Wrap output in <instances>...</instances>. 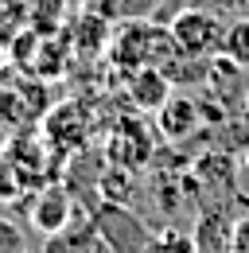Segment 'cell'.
<instances>
[{
    "label": "cell",
    "mask_w": 249,
    "mask_h": 253,
    "mask_svg": "<svg viewBox=\"0 0 249 253\" xmlns=\"http://www.w3.org/2000/svg\"><path fill=\"white\" fill-rule=\"evenodd\" d=\"M124 86H128V101H132L140 113H156V109L171 97V78H167V70H160V66L132 70Z\"/></svg>",
    "instance_id": "9c48e42d"
},
{
    "label": "cell",
    "mask_w": 249,
    "mask_h": 253,
    "mask_svg": "<svg viewBox=\"0 0 249 253\" xmlns=\"http://www.w3.org/2000/svg\"><path fill=\"white\" fill-rule=\"evenodd\" d=\"M70 218H74V191L66 183L47 179L43 187H35L28 195V222H31V230H39L43 238L62 230Z\"/></svg>",
    "instance_id": "5b68a950"
},
{
    "label": "cell",
    "mask_w": 249,
    "mask_h": 253,
    "mask_svg": "<svg viewBox=\"0 0 249 253\" xmlns=\"http://www.w3.org/2000/svg\"><path fill=\"white\" fill-rule=\"evenodd\" d=\"M109 59L113 66H121L124 74L140 70V66H160V70H171L179 55L175 39L167 28H160L152 20H124L121 32L109 35Z\"/></svg>",
    "instance_id": "7a4b0ae2"
},
{
    "label": "cell",
    "mask_w": 249,
    "mask_h": 253,
    "mask_svg": "<svg viewBox=\"0 0 249 253\" xmlns=\"http://www.w3.org/2000/svg\"><path fill=\"white\" fill-rule=\"evenodd\" d=\"M93 226L101 234L105 253H148L152 246V230L136 218L124 203H101L93 207Z\"/></svg>",
    "instance_id": "3957f363"
},
{
    "label": "cell",
    "mask_w": 249,
    "mask_h": 253,
    "mask_svg": "<svg viewBox=\"0 0 249 253\" xmlns=\"http://www.w3.org/2000/svg\"><path fill=\"white\" fill-rule=\"evenodd\" d=\"M167 32H171V39H175V47H179L183 59H214L222 51L226 28L218 24L210 12H203V8H183V12L171 16Z\"/></svg>",
    "instance_id": "277c9868"
},
{
    "label": "cell",
    "mask_w": 249,
    "mask_h": 253,
    "mask_svg": "<svg viewBox=\"0 0 249 253\" xmlns=\"http://www.w3.org/2000/svg\"><path fill=\"white\" fill-rule=\"evenodd\" d=\"M0 253H28V246H24V226L12 222L8 214H0Z\"/></svg>",
    "instance_id": "5bb4252c"
},
{
    "label": "cell",
    "mask_w": 249,
    "mask_h": 253,
    "mask_svg": "<svg viewBox=\"0 0 249 253\" xmlns=\"http://www.w3.org/2000/svg\"><path fill=\"white\" fill-rule=\"evenodd\" d=\"M51 109V90L39 74L24 70L20 63H0V128L28 132Z\"/></svg>",
    "instance_id": "6da1fadb"
},
{
    "label": "cell",
    "mask_w": 249,
    "mask_h": 253,
    "mask_svg": "<svg viewBox=\"0 0 249 253\" xmlns=\"http://www.w3.org/2000/svg\"><path fill=\"white\" fill-rule=\"evenodd\" d=\"M242 109H246V121H249V86H246V97H242Z\"/></svg>",
    "instance_id": "9a60e30c"
},
{
    "label": "cell",
    "mask_w": 249,
    "mask_h": 253,
    "mask_svg": "<svg viewBox=\"0 0 249 253\" xmlns=\"http://www.w3.org/2000/svg\"><path fill=\"white\" fill-rule=\"evenodd\" d=\"M164 0H105V12L113 20H152Z\"/></svg>",
    "instance_id": "7c38bea8"
},
{
    "label": "cell",
    "mask_w": 249,
    "mask_h": 253,
    "mask_svg": "<svg viewBox=\"0 0 249 253\" xmlns=\"http://www.w3.org/2000/svg\"><path fill=\"white\" fill-rule=\"evenodd\" d=\"M101 253H105V250H101Z\"/></svg>",
    "instance_id": "ac0fdd59"
},
{
    "label": "cell",
    "mask_w": 249,
    "mask_h": 253,
    "mask_svg": "<svg viewBox=\"0 0 249 253\" xmlns=\"http://www.w3.org/2000/svg\"><path fill=\"white\" fill-rule=\"evenodd\" d=\"M218 55H226V59H234L238 66H246L249 70V16H238L226 35H222V51Z\"/></svg>",
    "instance_id": "8fae6325"
},
{
    "label": "cell",
    "mask_w": 249,
    "mask_h": 253,
    "mask_svg": "<svg viewBox=\"0 0 249 253\" xmlns=\"http://www.w3.org/2000/svg\"><path fill=\"white\" fill-rule=\"evenodd\" d=\"M148 253H199V250H195V238H187L179 230H167V234L152 238Z\"/></svg>",
    "instance_id": "4fadbf2b"
},
{
    "label": "cell",
    "mask_w": 249,
    "mask_h": 253,
    "mask_svg": "<svg viewBox=\"0 0 249 253\" xmlns=\"http://www.w3.org/2000/svg\"><path fill=\"white\" fill-rule=\"evenodd\" d=\"M234 4H249V0H234Z\"/></svg>",
    "instance_id": "e0dca14e"
},
{
    "label": "cell",
    "mask_w": 249,
    "mask_h": 253,
    "mask_svg": "<svg viewBox=\"0 0 249 253\" xmlns=\"http://www.w3.org/2000/svg\"><path fill=\"white\" fill-rule=\"evenodd\" d=\"M242 171H246V183H249V152L242 156Z\"/></svg>",
    "instance_id": "2e32d148"
},
{
    "label": "cell",
    "mask_w": 249,
    "mask_h": 253,
    "mask_svg": "<svg viewBox=\"0 0 249 253\" xmlns=\"http://www.w3.org/2000/svg\"><path fill=\"white\" fill-rule=\"evenodd\" d=\"M199 125H203V105H199L195 97H187V94H171L156 109V128H160V136L171 140V144H183L187 136H195Z\"/></svg>",
    "instance_id": "52a82bcc"
},
{
    "label": "cell",
    "mask_w": 249,
    "mask_h": 253,
    "mask_svg": "<svg viewBox=\"0 0 249 253\" xmlns=\"http://www.w3.org/2000/svg\"><path fill=\"white\" fill-rule=\"evenodd\" d=\"M195 250L199 253H234V222L222 211H203L195 230Z\"/></svg>",
    "instance_id": "30bf717a"
},
{
    "label": "cell",
    "mask_w": 249,
    "mask_h": 253,
    "mask_svg": "<svg viewBox=\"0 0 249 253\" xmlns=\"http://www.w3.org/2000/svg\"><path fill=\"white\" fill-rule=\"evenodd\" d=\"M101 250L105 246H101V234L93 226V214H82V218L74 214L62 230L43 238V250L39 253H101Z\"/></svg>",
    "instance_id": "ba28073f"
},
{
    "label": "cell",
    "mask_w": 249,
    "mask_h": 253,
    "mask_svg": "<svg viewBox=\"0 0 249 253\" xmlns=\"http://www.w3.org/2000/svg\"><path fill=\"white\" fill-rule=\"evenodd\" d=\"M43 128H47V144L78 152V148H86V136H90V117H86V109H82L78 101H66V105L47 109Z\"/></svg>",
    "instance_id": "8992f818"
}]
</instances>
